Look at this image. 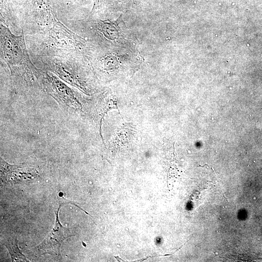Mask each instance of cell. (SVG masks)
<instances>
[{
    "label": "cell",
    "instance_id": "cell-1",
    "mask_svg": "<svg viewBox=\"0 0 262 262\" xmlns=\"http://www.w3.org/2000/svg\"><path fill=\"white\" fill-rule=\"evenodd\" d=\"M0 56L14 76L25 82H34L43 77V72L31 62L23 34L16 35L8 27L0 23Z\"/></svg>",
    "mask_w": 262,
    "mask_h": 262
},
{
    "label": "cell",
    "instance_id": "cell-2",
    "mask_svg": "<svg viewBox=\"0 0 262 262\" xmlns=\"http://www.w3.org/2000/svg\"><path fill=\"white\" fill-rule=\"evenodd\" d=\"M65 203L60 200L57 210L55 211V221L52 229L45 239L34 248L37 254H48L59 256L61 244L65 240L73 235L72 232L68 229L63 226L59 221V212L61 206Z\"/></svg>",
    "mask_w": 262,
    "mask_h": 262
},
{
    "label": "cell",
    "instance_id": "cell-3",
    "mask_svg": "<svg viewBox=\"0 0 262 262\" xmlns=\"http://www.w3.org/2000/svg\"><path fill=\"white\" fill-rule=\"evenodd\" d=\"M1 180L5 183L29 182L38 177L36 169L27 164L11 165L0 159Z\"/></svg>",
    "mask_w": 262,
    "mask_h": 262
},
{
    "label": "cell",
    "instance_id": "cell-4",
    "mask_svg": "<svg viewBox=\"0 0 262 262\" xmlns=\"http://www.w3.org/2000/svg\"><path fill=\"white\" fill-rule=\"evenodd\" d=\"M7 248L11 255L12 262H29V260L20 251L17 240L15 238H8L2 242Z\"/></svg>",
    "mask_w": 262,
    "mask_h": 262
},
{
    "label": "cell",
    "instance_id": "cell-5",
    "mask_svg": "<svg viewBox=\"0 0 262 262\" xmlns=\"http://www.w3.org/2000/svg\"><path fill=\"white\" fill-rule=\"evenodd\" d=\"M99 1V0H94V4L93 8L92 9V12L94 11L97 8L98 6V5Z\"/></svg>",
    "mask_w": 262,
    "mask_h": 262
}]
</instances>
